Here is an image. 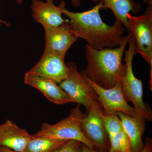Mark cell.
<instances>
[{"mask_svg": "<svg viewBox=\"0 0 152 152\" xmlns=\"http://www.w3.org/2000/svg\"><path fill=\"white\" fill-rule=\"evenodd\" d=\"M58 7L62 14L69 19L68 23L73 34L76 37L84 40L86 45L93 49L118 48L126 37L123 36L126 28L121 22L115 20L114 25L110 26L103 21L99 13L101 1L91 10L81 12L68 10L64 1Z\"/></svg>", "mask_w": 152, "mask_h": 152, "instance_id": "obj_1", "label": "cell"}, {"mask_svg": "<svg viewBox=\"0 0 152 152\" xmlns=\"http://www.w3.org/2000/svg\"><path fill=\"white\" fill-rule=\"evenodd\" d=\"M131 37L130 33H129L123 43L114 48L96 50L86 45L87 65L81 72L82 75L104 88H110L117 84L121 83L126 69L122 60Z\"/></svg>", "mask_w": 152, "mask_h": 152, "instance_id": "obj_2", "label": "cell"}, {"mask_svg": "<svg viewBox=\"0 0 152 152\" xmlns=\"http://www.w3.org/2000/svg\"><path fill=\"white\" fill-rule=\"evenodd\" d=\"M80 105L72 109L69 114L64 119L54 124L44 123L35 137L44 136L59 140H74L86 145L91 149L94 145L86 137L82 131L81 121L86 114L81 110Z\"/></svg>", "mask_w": 152, "mask_h": 152, "instance_id": "obj_3", "label": "cell"}, {"mask_svg": "<svg viewBox=\"0 0 152 152\" xmlns=\"http://www.w3.org/2000/svg\"><path fill=\"white\" fill-rule=\"evenodd\" d=\"M129 48L125 51L124 61L126 72L122 80L121 88L123 95L127 102H131L134 108L139 115L143 117L146 121L152 120V111L149 105L143 100V84L141 80L137 78L133 72L132 63L135 55V41L131 36L128 42Z\"/></svg>", "mask_w": 152, "mask_h": 152, "instance_id": "obj_4", "label": "cell"}, {"mask_svg": "<svg viewBox=\"0 0 152 152\" xmlns=\"http://www.w3.org/2000/svg\"><path fill=\"white\" fill-rule=\"evenodd\" d=\"M129 33L135 41V54L140 55L150 66L152 80V5H148L143 15H127Z\"/></svg>", "mask_w": 152, "mask_h": 152, "instance_id": "obj_5", "label": "cell"}, {"mask_svg": "<svg viewBox=\"0 0 152 152\" xmlns=\"http://www.w3.org/2000/svg\"><path fill=\"white\" fill-rule=\"evenodd\" d=\"M66 64L69 75L59 85L75 102L84 106L88 113L93 103L97 101L96 93L88 81L79 72L76 64L69 62Z\"/></svg>", "mask_w": 152, "mask_h": 152, "instance_id": "obj_6", "label": "cell"}, {"mask_svg": "<svg viewBox=\"0 0 152 152\" xmlns=\"http://www.w3.org/2000/svg\"><path fill=\"white\" fill-rule=\"evenodd\" d=\"M81 121L82 132L94 145L95 149L108 151L110 139L105 130L103 112L98 101H95Z\"/></svg>", "mask_w": 152, "mask_h": 152, "instance_id": "obj_7", "label": "cell"}, {"mask_svg": "<svg viewBox=\"0 0 152 152\" xmlns=\"http://www.w3.org/2000/svg\"><path fill=\"white\" fill-rule=\"evenodd\" d=\"M84 77L94 88L98 102L103 109L102 111L104 114H116L118 112H121L131 116L140 115L134 107L128 104L123 95L121 83L117 84L110 88H104Z\"/></svg>", "mask_w": 152, "mask_h": 152, "instance_id": "obj_8", "label": "cell"}, {"mask_svg": "<svg viewBox=\"0 0 152 152\" xmlns=\"http://www.w3.org/2000/svg\"><path fill=\"white\" fill-rule=\"evenodd\" d=\"M65 58L62 55L44 52L39 61L27 72L48 78L59 84L69 75Z\"/></svg>", "mask_w": 152, "mask_h": 152, "instance_id": "obj_9", "label": "cell"}, {"mask_svg": "<svg viewBox=\"0 0 152 152\" xmlns=\"http://www.w3.org/2000/svg\"><path fill=\"white\" fill-rule=\"evenodd\" d=\"M45 49L44 52L54 53L65 56L72 45L78 38L73 34L65 21L57 27L45 28Z\"/></svg>", "mask_w": 152, "mask_h": 152, "instance_id": "obj_10", "label": "cell"}, {"mask_svg": "<svg viewBox=\"0 0 152 152\" xmlns=\"http://www.w3.org/2000/svg\"><path fill=\"white\" fill-rule=\"evenodd\" d=\"M25 83L35 88L53 103L64 104L75 103V101L61 88L56 82L51 79L27 72L24 77Z\"/></svg>", "mask_w": 152, "mask_h": 152, "instance_id": "obj_11", "label": "cell"}, {"mask_svg": "<svg viewBox=\"0 0 152 152\" xmlns=\"http://www.w3.org/2000/svg\"><path fill=\"white\" fill-rule=\"evenodd\" d=\"M32 138L27 131L10 120L0 125V146L18 152H24Z\"/></svg>", "mask_w": 152, "mask_h": 152, "instance_id": "obj_12", "label": "cell"}, {"mask_svg": "<svg viewBox=\"0 0 152 152\" xmlns=\"http://www.w3.org/2000/svg\"><path fill=\"white\" fill-rule=\"evenodd\" d=\"M54 0H32L31 9L32 16L37 23L40 24L44 28L57 27L66 21L62 17L58 7L54 4Z\"/></svg>", "mask_w": 152, "mask_h": 152, "instance_id": "obj_13", "label": "cell"}, {"mask_svg": "<svg viewBox=\"0 0 152 152\" xmlns=\"http://www.w3.org/2000/svg\"><path fill=\"white\" fill-rule=\"evenodd\" d=\"M116 114L121 121L124 131L129 139L132 152H141L145 145L142 136L146 129V120L141 115L131 116L121 112Z\"/></svg>", "mask_w": 152, "mask_h": 152, "instance_id": "obj_14", "label": "cell"}, {"mask_svg": "<svg viewBox=\"0 0 152 152\" xmlns=\"http://www.w3.org/2000/svg\"><path fill=\"white\" fill-rule=\"evenodd\" d=\"M94 3H102L101 10L110 9L114 14L115 20L122 23L125 28L129 33V27L127 15L128 14H137L140 10V4L133 0H93Z\"/></svg>", "mask_w": 152, "mask_h": 152, "instance_id": "obj_15", "label": "cell"}, {"mask_svg": "<svg viewBox=\"0 0 152 152\" xmlns=\"http://www.w3.org/2000/svg\"><path fill=\"white\" fill-rule=\"evenodd\" d=\"M68 141L44 136L35 137L32 135L24 152H53Z\"/></svg>", "mask_w": 152, "mask_h": 152, "instance_id": "obj_16", "label": "cell"}, {"mask_svg": "<svg viewBox=\"0 0 152 152\" xmlns=\"http://www.w3.org/2000/svg\"><path fill=\"white\" fill-rule=\"evenodd\" d=\"M109 152H132L129 139L124 130L110 140Z\"/></svg>", "mask_w": 152, "mask_h": 152, "instance_id": "obj_17", "label": "cell"}, {"mask_svg": "<svg viewBox=\"0 0 152 152\" xmlns=\"http://www.w3.org/2000/svg\"><path fill=\"white\" fill-rule=\"evenodd\" d=\"M102 119L110 140L124 130L121 121L116 114H104L103 113Z\"/></svg>", "mask_w": 152, "mask_h": 152, "instance_id": "obj_18", "label": "cell"}, {"mask_svg": "<svg viewBox=\"0 0 152 152\" xmlns=\"http://www.w3.org/2000/svg\"><path fill=\"white\" fill-rule=\"evenodd\" d=\"M81 143L74 140H69L53 152H80Z\"/></svg>", "mask_w": 152, "mask_h": 152, "instance_id": "obj_19", "label": "cell"}, {"mask_svg": "<svg viewBox=\"0 0 152 152\" xmlns=\"http://www.w3.org/2000/svg\"><path fill=\"white\" fill-rule=\"evenodd\" d=\"M145 144V147L141 152H152V139L151 138H146Z\"/></svg>", "mask_w": 152, "mask_h": 152, "instance_id": "obj_20", "label": "cell"}, {"mask_svg": "<svg viewBox=\"0 0 152 152\" xmlns=\"http://www.w3.org/2000/svg\"><path fill=\"white\" fill-rule=\"evenodd\" d=\"M80 152H109V151H99L95 149L90 148L86 145L82 143L81 145Z\"/></svg>", "mask_w": 152, "mask_h": 152, "instance_id": "obj_21", "label": "cell"}, {"mask_svg": "<svg viewBox=\"0 0 152 152\" xmlns=\"http://www.w3.org/2000/svg\"><path fill=\"white\" fill-rule=\"evenodd\" d=\"M23 0H18L17 3L19 5L22 4ZM72 4L76 8L79 7L81 5V0H71Z\"/></svg>", "mask_w": 152, "mask_h": 152, "instance_id": "obj_22", "label": "cell"}, {"mask_svg": "<svg viewBox=\"0 0 152 152\" xmlns=\"http://www.w3.org/2000/svg\"><path fill=\"white\" fill-rule=\"evenodd\" d=\"M0 152H18L13 151L5 148V147L0 146Z\"/></svg>", "mask_w": 152, "mask_h": 152, "instance_id": "obj_23", "label": "cell"}, {"mask_svg": "<svg viewBox=\"0 0 152 152\" xmlns=\"http://www.w3.org/2000/svg\"><path fill=\"white\" fill-rule=\"evenodd\" d=\"M2 24H4L7 26H10V24L9 23H7V22L4 21L0 19V26H1Z\"/></svg>", "mask_w": 152, "mask_h": 152, "instance_id": "obj_24", "label": "cell"}, {"mask_svg": "<svg viewBox=\"0 0 152 152\" xmlns=\"http://www.w3.org/2000/svg\"><path fill=\"white\" fill-rule=\"evenodd\" d=\"M143 1L148 5H152V0H143Z\"/></svg>", "mask_w": 152, "mask_h": 152, "instance_id": "obj_25", "label": "cell"}]
</instances>
